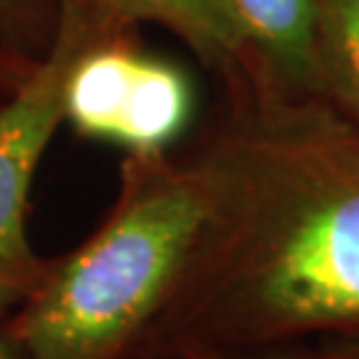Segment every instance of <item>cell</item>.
Returning a JSON list of instances; mask_svg holds the SVG:
<instances>
[{
    "label": "cell",
    "instance_id": "3",
    "mask_svg": "<svg viewBox=\"0 0 359 359\" xmlns=\"http://www.w3.org/2000/svg\"><path fill=\"white\" fill-rule=\"evenodd\" d=\"M93 40L67 19H56L53 40L35 72L0 104V322H6L40 283L48 258L27 237V203L46 147L65 123L62 86L69 59Z\"/></svg>",
    "mask_w": 359,
    "mask_h": 359
},
{
    "label": "cell",
    "instance_id": "12",
    "mask_svg": "<svg viewBox=\"0 0 359 359\" xmlns=\"http://www.w3.org/2000/svg\"><path fill=\"white\" fill-rule=\"evenodd\" d=\"M327 346H333L335 351H341L351 359H359V338L357 341H344V344H327Z\"/></svg>",
    "mask_w": 359,
    "mask_h": 359
},
{
    "label": "cell",
    "instance_id": "11",
    "mask_svg": "<svg viewBox=\"0 0 359 359\" xmlns=\"http://www.w3.org/2000/svg\"><path fill=\"white\" fill-rule=\"evenodd\" d=\"M0 359H25L19 346H16V341L8 335V330L3 325H0Z\"/></svg>",
    "mask_w": 359,
    "mask_h": 359
},
{
    "label": "cell",
    "instance_id": "7",
    "mask_svg": "<svg viewBox=\"0 0 359 359\" xmlns=\"http://www.w3.org/2000/svg\"><path fill=\"white\" fill-rule=\"evenodd\" d=\"M317 96L359 126V0H320Z\"/></svg>",
    "mask_w": 359,
    "mask_h": 359
},
{
    "label": "cell",
    "instance_id": "9",
    "mask_svg": "<svg viewBox=\"0 0 359 359\" xmlns=\"http://www.w3.org/2000/svg\"><path fill=\"white\" fill-rule=\"evenodd\" d=\"M165 359H351L333 346H314V348H271V351H248V354H203V351H181Z\"/></svg>",
    "mask_w": 359,
    "mask_h": 359
},
{
    "label": "cell",
    "instance_id": "4",
    "mask_svg": "<svg viewBox=\"0 0 359 359\" xmlns=\"http://www.w3.org/2000/svg\"><path fill=\"white\" fill-rule=\"evenodd\" d=\"M56 16L90 38L126 35L144 22L168 27L229 86L256 75V59L226 0H59Z\"/></svg>",
    "mask_w": 359,
    "mask_h": 359
},
{
    "label": "cell",
    "instance_id": "1",
    "mask_svg": "<svg viewBox=\"0 0 359 359\" xmlns=\"http://www.w3.org/2000/svg\"><path fill=\"white\" fill-rule=\"evenodd\" d=\"M200 149L210 210L136 359L359 338V126L256 77Z\"/></svg>",
    "mask_w": 359,
    "mask_h": 359
},
{
    "label": "cell",
    "instance_id": "5",
    "mask_svg": "<svg viewBox=\"0 0 359 359\" xmlns=\"http://www.w3.org/2000/svg\"><path fill=\"white\" fill-rule=\"evenodd\" d=\"M256 59V80L317 96L320 0H226Z\"/></svg>",
    "mask_w": 359,
    "mask_h": 359
},
{
    "label": "cell",
    "instance_id": "10",
    "mask_svg": "<svg viewBox=\"0 0 359 359\" xmlns=\"http://www.w3.org/2000/svg\"><path fill=\"white\" fill-rule=\"evenodd\" d=\"M43 59V56H40ZM40 59L25 56V53L8 51V48H0V90L3 93H13L25 83L27 77L35 72Z\"/></svg>",
    "mask_w": 359,
    "mask_h": 359
},
{
    "label": "cell",
    "instance_id": "6",
    "mask_svg": "<svg viewBox=\"0 0 359 359\" xmlns=\"http://www.w3.org/2000/svg\"><path fill=\"white\" fill-rule=\"evenodd\" d=\"M192 107V83L184 69L139 53L115 144L126 154L168 152L189 126Z\"/></svg>",
    "mask_w": 359,
    "mask_h": 359
},
{
    "label": "cell",
    "instance_id": "2",
    "mask_svg": "<svg viewBox=\"0 0 359 359\" xmlns=\"http://www.w3.org/2000/svg\"><path fill=\"white\" fill-rule=\"evenodd\" d=\"M210 210L200 152L126 154L112 210L86 243L46 264L0 322L25 359H136L176 293Z\"/></svg>",
    "mask_w": 359,
    "mask_h": 359
},
{
    "label": "cell",
    "instance_id": "8",
    "mask_svg": "<svg viewBox=\"0 0 359 359\" xmlns=\"http://www.w3.org/2000/svg\"><path fill=\"white\" fill-rule=\"evenodd\" d=\"M51 8L46 0H0V48L40 59V46L53 40Z\"/></svg>",
    "mask_w": 359,
    "mask_h": 359
}]
</instances>
